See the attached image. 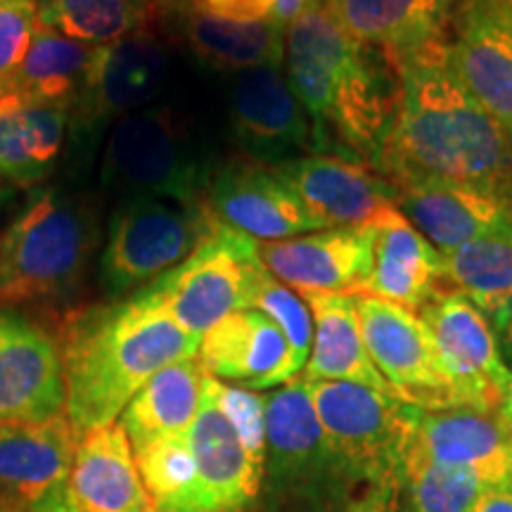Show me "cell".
<instances>
[{"label": "cell", "mask_w": 512, "mask_h": 512, "mask_svg": "<svg viewBox=\"0 0 512 512\" xmlns=\"http://www.w3.org/2000/svg\"><path fill=\"white\" fill-rule=\"evenodd\" d=\"M448 41L396 57L399 117L373 166L394 190L439 181L512 200V143L453 72Z\"/></svg>", "instance_id": "1"}, {"label": "cell", "mask_w": 512, "mask_h": 512, "mask_svg": "<svg viewBox=\"0 0 512 512\" xmlns=\"http://www.w3.org/2000/svg\"><path fill=\"white\" fill-rule=\"evenodd\" d=\"M283 64L320 147L335 138L342 155L373 164L399 117V60L354 41L323 0H309L285 27Z\"/></svg>", "instance_id": "2"}, {"label": "cell", "mask_w": 512, "mask_h": 512, "mask_svg": "<svg viewBox=\"0 0 512 512\" xmlns=\"http://www.w3.org/2000/svg\"><path fill=\"white\" fill-rule=\"evenodd\" d=\"M57 342L67 384L64 415L81 437L121 418L159 370L195 358L202 339L188 335L150 294L138 292L72 311Z\"/></svg>", "instance_id": "3"}, {"label": "cell", "mask_w": 512, "mask_h": 512, "mask_svg": "<svg viewBox=\"0 0 512 512\" xmlns=\"http://www.w3.org/2000/svg\"><path fill=\"white\" fill-rule=\"evenodd\" d=\"M95 245L98 221L86 202L60 188L38 190L0 230V306L74 292Z\"/></svg>", "instance_id": "4"}, {"label": "cell", "mask_w": 512, "mask_h": 512, "mask_svg": "<svg viewBox=\"0 0 512 512\" xmlns=\"http://www.w3.org/2000/svg\"><path fill=\"white\" fill-rule=\"evenodd\" d=\"M211 176L188 126L169 107H147L119 119L100 162L105 188L185 204L204 202Z\"/></svg>", "instance_id": "5"}, {"label": "cell", "mask_w": 512, "mask_h": 512, "mask_svg": "<svg viewBox=\"0 0 512 512\" xmlns=\"http://www.w3.org/2000/svg\"><path fill=\"white\" fill-rule=\"evenodd\" d=\"M207 204L126 195L112 211L100 254V280L110 297L140 292L181 266L207 238Z\"/></svg>", "instance_id": "6"}, {"label": "cell", "mask_w": 512, "mask_h": 512, "mask_svg": "<svg viewBox=\"0 0 512 512\" xmlns=\"http://www.w3.org/2000/svg\"><path fill=\"white\" fill-rule=\"evenodd\" d=\"M259 242L240 230L214 226L188 259L145 290L188 335L202 339L228 318L249 309L259 273Z\"/></svg>", "instance_id": "7"}, {"label": "cell", "mask_w": 512, "mask_h": 512, "mask_svg": "<svg viewBox=\"0 0 512 512\" xmlns=\"http://www.w3.org/2000/svg\"><path fill=\"white\" fill-rule=\"evenodd\" d=\"M306 387L332 456L351 475L401 489L411 406L356 382L316 380Z\"/></svg>", "instance_id": "8"}, {"label": "cell", "mask_w": 512, "mask_h": 512, "mask_svg": "<svg viewBox=\"0 0 512 512\" xmlns=\"http://www.w3.org/2000/svg\"><path fill=\"white\" fill-rule=\"evenodd\" d=\"M164 76L166 48L147 27L110 46H95L86 79L69 110L72 150L91 155L107 126L157 98Z\"/></svg>", "instance_id": "9"}, {"label": "cell", "mask_w": 512, "mask_h": 512, "mask_svg": "<svg viewBox=\"0 0 512 512\" xmlns=\"http://www.w3.org/2000/svg\"><path fill=\"white\" fill-rule=\"evenodd\" d=\"M351 297L370 361L396 399L425 411L456 408L437 344L420 313L373 294Z\"/></svg>", "instance_id": "10"}, {"label": "cell", "mask_w": 512, "mask_h": 512, "mask_svg": "<svg viewBox=\"0 0 512 512\" xmlns=\"http://www.w3.org/2000/svg\"><path fill=\"white\" fill-rule=\"evenodd\" d=\"M420 318L437 344L456 408L496 413L512 373L505 366L489 318L451 287L437 292Z\"/></svg>", "instance_id": "11"}, {"label": "cell", "mask_w": 512, "mask_h": 512, "mask_svg": "<svg viewBox=\"0 0 512 512\" xmlns=\"http://www.w3.org/2000/svg\"><path fill=\"white\" fill-rule=\"evenodd\" d=\"M230 133L247 159L266 166L320 150L309 112L280 67L245 69L233 76Z\"/></svg>", "instance_id": "12"}, {"label": "cell", "mask_w": 512, "mask_h": 512, "mask_svg": "<svg viewBox=\"0 0 512 512\" xmlns=\"http://www.w3.org/2000/svg\"><path fill=\"white\" fill-rule=\"evenodd\" d=\"M209 214L252 240H290L325 230L297 190L273 166L233 159L214 171L204 197Z\"/></svg>", "instance_id": "13"}, {"label": "cell", "mask_w": 512, "mask_h": 512, "mask_svg": "<svg viewBox=\"0 0 512 512\" xmlns=\"http://www.w3.org/2000/svg\"><path fill=\"white\" fill-rule=\"evenodd\" d=\"M325 228H375L399 214L396 192L370 162L313 152L273 166Z\"/></svg>", "instance_id": "14"}, {"label": "cell", "mask_w": 512, "mask_h": 512, "mask_svg": "<svg viewBox=\"0 0 512 512\" xmlns=\"http://www.w3.org/2000/svg\"><path fill=\"white\" fill-rule=\"evenodd\" d=\"M64 403L60 342L36 320L0 306V422L48 420Z\"/></svg>", "instance_id": "15"}, {"label": "cell", "mask_w": 512, "mask_h": 512, "mask_svg": "<svg viewBox=\"0 0 512 512\" xmlns=\"http://www.w3.org/2000/svg\"><path fill=\"white\" fill-rule=\"evenodd\" d=\"M195 458V489L188 512H247L264 484L266 458L256 456L242 441L211 392V375L202 406L188 430Z\"/></svg>", "instance_id": "16"}, {"label": "cell", "mask_w": 512, "mask_h": 512, "mask_svg": "<svg viewBox=\"0 0 512 512\" xmlns=\"http://www.w3.org/2000/svg\"><path fill=\"white\" fill-rule=\"evenodd\" d=\"M375 228H325L259 245V259L275 280L302 297L358 294L373 271Z\"/></svg>", "instance_id": "17"}, {"label": "cell", "mask_w": 512, "mask_h": 512, "mask_svg": "<svg viewBox=\"0 0 512 512\" xmlns=\"http://www.w3.org/2000/svg\"><path fill=\"white\" fill-rule=\"evenodd\" d=\"M79 432L64 413L0 422V512H29L72 475Z\"/></svg>", "instance_id": "18"}, {"label": "cell", "mask_w": 512, "mask_h": 512, "mask_svg": "<svg viewBox=\"0 0 512 512\" xmlns=\"http://www.w3.org/2000/svg\"><path fill=\"white\" fill-rule=\"evenodd\" d=\"M403 451L472 472L486 489H505L512 477V446L496 413L475 408L425 411L411 406V430Z\"/></svg>", "instance_id": "19"}, {"label": "cell", "mask_w": 512, "mask_h": 512, "mask_svg": "<svg viewBox=\"0 0 512 512\" xmlns=\"http://www.w3.org/2000/svg\"><path fill=\"white\" fill-rule=\"evenodd\" d=\"M453 29L448 41L453 72L512 143V34L484 0H463Z\"/></svg>", "instance_id": "20"}, {"label": "cell", "mask_w": 512, "mask_h": 512, "mask_svg": "<svg viewBox=\"0 0 512 512\" xmlns=\"http://www.w3.org/2000/svg\"><path fill=\"white\" fill-rule=\"evenodd\" d=\"M394 192L401 214L444 256L512 223L510 197L472 185L420 181Z\"/></svg>", "instance_id": "21"}, {"label": "cell", "mask_w": 512, "mask_h": 512, "mask_svg": "<svg viewBox=\"0 0 512 512\" xmlns=\"http://www.w3.org/2000/svg\"><path fill=\"white\" fill-rule=\"evenodd\" d=\"M197 358L211 377L245 389H268L294 380L290 344L266 313H230L202 337Z\"/></svg>", "instance_id": "22"}, {"label": "cell", "mask_w": 512, "mask_h": 512, "mask_svg": "<svg viewBox=\"0 0 512 512\" xmlns=\"http://www.w3.org/2000/svg\"><path fill=\"white\" fill-rule=\"evenodd\" d=\"M354 41L403 57L448 41L463 0H323Z\"/></svg>", "instance_id": "23"}, {"label": "cell", "mask_w": 512, "mask_h": 512, "mask_svg": "<svg viewBox=\"0 0 512 512\" xmlns=\"http://www.w3.org/2000/svg\"><path fill=\"white\" fill-rule=\"evenodd\" d=\"M444 287V254L401 211L375 226L373 271L358 294H373L420 313Z\"/></svg>", "instance_id": "24"}, {"label": "cell", "mask_w": 512, "mask_h": 512, "mask_svg": "<svg viewBox=\"0 0 512 512\" xmlns=\"http://www.w3.org/2000/svg\"><path fill=\"white\" fill-rule=\"evenodd\" d=\"M67 484L83 512H157L119 422L81 434Z\"/></svg>", "instance_id": "25"}, {"label": "cell", "mask_w": 512, "mask_h": 512, "mask_svg": "<svg viewBox=\"0 0 512 512\" xmlns=\"http://www.w3.org/2000/svg\"><path fill=\"white\" fill-rule=\"evenodd\" d=\"M176 29L197 60L214 69L245 72L256 67H283L285 27L278 22H235L195 5V0H171Z\"/></svg>", "instance_id": "26"}, {"label": "cell", "mask_w": 512, "mask_h": 512, "mask_svg": "<svg viewBox=\"0 0 512 512\" xmlns=\"http://www.w3.org/2000/svg\"><path fill=\"white\" fill-rule=\"evenodd\" d=\"M313 316V347L304 366V380L366 384L377 392L394 394L370 361L356 304L351 294H311L304 297Z\"/></svg>", "instance_id": "27"}, {"label": "cell", "mask_w": 512, "mask_h": 512, "mask_svg": "<svg viewBox=\"0 0 512 512\" xmlns=\"http://www.w3.org/2000/svg\"><path fill=\"white\" fill-rule=\"evenodd\" d=\"M207 380L209 373L197 356L159 370L119 418L131 448L188 432L200 413Z\"/></svg>", "instance_id": "28"}, {"label": "cell", "mask_w": 512, "mask_h": 512, "mask_svg": "<svg viewBox=\"0 0 512 512\" xmlns=\"http://www.w3.org/2000/svg\"><path fill=\"white\" fill-rule=\"evenodd\" d=\"M95 46L74 41L38 24L27 57L15 76L0 86V100L72 110Z\"/></svg>", "instance_id": "29"}, {"label": "cell", "mask_w": 512, "mask_h": 512, "mask_svg": "<svg viewBox=\"0 0 512 512\" xmlns=\"http://www.w3.org/2000/svg\"><path fill=\"white\" fill-rule=\"evenodd\" d=\"M69 110L12 102L0 105V178L36 185L53 174L67 140Z\"/></svg>", "instance_id": "30"}, {"label": "cell", "mask_w": 512, "mask_h": 512, "mask_svg": "<svg viewBox=\"0 0 512 512\" xmlns=\"http://www.w3.org/2000/svg\"><path fill=\"white\" fill-rule=\"evenodd\" d=\"M446 287L494 320L512 306V223L446 254Z\"/></svg>", "instance_id": "31"}, {"label": "cell", "mask_w": 512, "mask_h": 512, "mask_svg": "<svg viewBox=\"0 0 512 512\" xmlns=\"http://www.w3.org/2000/svg\"><path fill=\"white\" fill-rule=\"evenodd\" d=\"M38 24L86 46H110L147 27V0H36Z\"/></svg>", "instance_id": "32"}, {"label": "cell", "mask_w": 512, "mask_h": 512, "mask_svg": "<svg viewBox=\"0 0 512 512\" xmlns=\"http://www.w3.org/2000/svg\"><path fill=\"white\" fill-rule=\"evenodd\" d=\"M403 484L408 486V512H470L486 491L472 472L437 465L411 451H403Z\"/></svg>", "instance_id": "33"}, {"label": "cell", "mask_w": 512, "mask_h": 512, "mask_svg": "<svg viewBox=\"0 0 512 512\" xmlns=\"http://www.w3.org/2000/svg\"><path fill=\"white\" fill-rule=\"evenodd\" d=\"M249 309L266 313L283 330L287 344H290L294 377H297L304 370L306 361H309L313 347V316L302 294L275 280L264 268L256 278Z\"/></svg>", "instance_id": "34"}, {"label": "cell", "mask_w": 512, "mask_h": 512, "mask_svg": "<svg viewBox=\"0 0 512 512\" xmlns=\"http://www.w3.org/2000/svg\"><path fill=\"white\" fill-rule=\"evenodd\" d=\"M36 29V0H0V86L8 83L24 62Z\"/></svg>", "instance_id": "35"}, {"label": "cell", "mask_w": 512, "mask_h": 512, "mask_svg": "<svg viewBox=\"0 0 512 512\" xmlns=\"http://www.w3.org/2000/svg\"><path fill=\"white\" fill-rule=\"evenodd\" d=\"M202 10L235 22H275V8L278 0H195Z\"/></svg>", "instance_id": "36"}, {"label": "cell", "mask_w": 512, "mask_h": 512, "mask_svg": "<svg viewBox=\"0 0 512 512\" xmlns=\"http://www.w3.org/2000/svg\"><path fill=\"white\" fill-rule=\"evenodd\" d=\"M29 512H83V510L79 508V503L74 501L72 491H69V484H62L50 491L43 501H38Z\"/></svg>", "instance_id": "37"}, {"label": "cell", "mask_w": 512, "mask_h": 512, "mask_svg": "<svg viewBox=\"0 0 512 512\" xmlns=\"http://www.w3.org/2000/svg\"><path fill=\"white\" fill-rule=\"evenodd\" d=\"M470 512H512V491L503 486L486 489Z\"/></svg>", "instance_id": "38"}, {"label": "cell", "mask_w": 512, "mask_h": 512, "mask_svg": "<svg viewBox=\"0 0 512 512\" xmlns=\"http://www.w3.org/2000/svg\"><path fill=\"white\" fill-rule=\"evenodd\" d=\"M496 325V339H498V349H501L503 361H508L512 366V306L505 309L501 316L494 318Z\"/></svg>", "instance_id": "39"}, {"label": "cell", "mask_w": 512, "mask_h": 512, "mask_svg": "<svg viewBox=\"0 0 512 512\" xmlns=\"http://www.w3.org/2000/svg\"><path fill=\"white\" fill-rule=\"evenodd\" d=\"M484 5L496 17V22L512 34V0H484Z\"/></svg>", "instance_id": "40"}, {"label": "cell", "mask_w": 512, "mask_h": 512, "mask_svg": "<svg viewBox=\"0 0 512 512\" xmlns=\"http://www.w3.org/2000/svg\"><path fill=\"white\" fill-rule=\"evenodd\" d=\"M496 418L501 422L505 437H508L510 446H512V380L508 382V387H505V394L501 399V406H498L496 411Z\"/></svg>", "instance_id": "41"}, {"label": "cell", "mask_w": 512, "mask_h": 512, "mask_svg": "<svg viewBox=\"0 0 512 512\" xmlns=\"http://www.w3.org/2000/svg\"><path fill=\"white\" fill-rule=\"evenodd\" d=\"M306 3H309V0H278V8H275V22H278L280 27H287V24H290L292 19L304 10Z\"/></svg>", "instance_id": "42"}, {"label": "cell", "mask_w": 512, "mask_h": 512, "mask_svg": "<svg viewBox=\"0 0 512 512\" xmlns=\"http://www.w3.org/2000/svg\"><path fill=\"white\" fill-rule=\"evenodd\" d=\"M147 3L157 5V8H159V5H166V3H171V0H147Z\"/></svg>", "instance_id": "43"}]
</instances>
